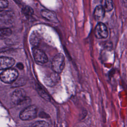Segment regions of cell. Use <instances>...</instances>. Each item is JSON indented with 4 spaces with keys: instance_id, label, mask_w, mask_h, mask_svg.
<instances>
[{
    "instance_id": "1",
    "label": "cell",
    "mask_w": 127,
    "mask_h": 127,
    "mask_svg": "<svg viewBox=\"0 0 127 127\" xmlns=\"http://www.w3.org/2000/svg\"><path fill=\"white\" fill-rule=\"evenodd\" d=\"M18 76V71L14 68H8L4 70L0 74V79L4 83H13Z\"/></svg>"
},
{
    "instance_id": "2",
    "label": "cell",
    "mask_w": 127,
    "mask_h": 127,
    "mask_svg": "<svg viewBox=\"0 0 127 127\" xmlns=\"http://www.w3.org/2000/svg\"><path fill=\"white\" fill-rule=\"evenodd\" d=\"M37 115V108L34 105H30L23 109L20 113L19 117L23 121L32 120Z\"/></svg>"
},
{
    "instance_id": "3",
    "label": "cell",
    "mask_w": 127,
    "mask_h": 127,
    "mask_svg": "<svg viewBox=\"0 0 127 127\" xmlns=\"http://www.w3.org/2000/svg\"><path fill=\"white\" fill-rule=\"evenodd\" d=\"M65 65L64 57L62 53H59L56 55L53 58L51 67L53 71L57 73L61 72Z\"/></svg>"
},
{
    "instance_id": "4",
    "label": "cell",
    "mask_w": 127,
    "mask_h": 127,
    "mask_svg": "<svg viewBox=\"0 0 127 127\" xmlns=\"http://www.w3.org/2000/svg\"><path fill=\"white\" fill-rule=\"evenodd\" d=\"M11 101L15 105H21L27 102L28 100L26 96L24 90L22 89L15 90L11 95Z\"/></svg>"
},
{
    "instance_id": "5",
    "label": "cell",
    "mask_w": 127,
    "mask_h": 127,
    "mask_svg": "<svg viewBox=\"0 0 127 127\" xmlns=\"http://www.w3.org/2000/svg\"><path fill=\"white\" fill-rule=\"evenodd\" d=\"M95 36L98 39H105L108 36V31L106 25L99 22L96 26L94 31Z\"/></svg>"
},
{
    "instance_id": "6",
    "label": "cell",
    "mask_w": 127,
    "mask_h": 127,
    "mask_svg": "<svg viewBox=\"0 0 127 127\" xmlns=\"http://www.w3.org/2000/svg\"><path fill=\"white\" fill-rule=\"evenodd\" d=\"M32 53L35 61L39 64H44L48 61L46 54L41 50L37 48H33Z\"/></svg>"
},
{
    "instance_id": "7",
    "label": "cell",
    "mask_w": 127,
    "mask_h": 127,
    "mask_svg": "<svg viewBox=\"0 0 127 127\" xmlns=\"http://www.w3.org/2000/svg\"><path fill=\"white\" fill-rule=\"evenodd\" d=\"M15 62V60L11 57H0V70L10 68L14 65Z\"/></svg>"
},
{
    "instance_id": "8",
    "label": "cell",
    "mask_w": 127,
    "mask_h": 127,
    "mask_svg": "<svg viewBox=\"0 0 127 127\" xmlns=\"http://www.w3.org/2000/svg\"><path fill=\"white\" fill-rule=\"evenodd\" d=\"M41 14L42 16L46 19L53 22H58V19L56 13L48 9H43L41 10Z\"/></svg>"
},
{
    "instance_id": "9",
    "label": "cell",
    "mask_w": 127,
    "mask_h": 127,
    "mask_svg": "<svg viewBox=\"0 0 127 127\" xmlns=\"http://www.w3.org/2000/svg\"><path fill=\"white\" fill-rule=\"evenodd\" d=\"M14 16V14L11 11H4L0 14V20L5 23H10L13 21Z\"/></svg>"
},
{
    "instance_id": "10",
    "label": "cell",
    "mask_w": 127,
    "mask_h": 127,
    "mask_svg": "<svg viewBox=\"0 0 127 127\" xmlns=\"http://www.w3.org/2000/svg\"><path fill=\"white\" fill-rule=\"evenodd\" d=\"M41 37L39 33L36 31H33L29 38V41L31 46L33 48H37L41 42Z\"/></svg>"
},
{
    "instance_id": "11",
    "label": "cell",
    "mask_w": 127,
    "mask_h": 127,
    "mask_svg": "<svg viewBox=\"0 0 127 127\" xmlns=\"http://www.w3.org/2000/svg\"><path fill=\"white\" fill-rule=\"evenodd\" d=\"M105 13V10L102 5H97L94 10L93 13V16L94 19L97 21L101 20L104 17Z\"/></svg>"
},
{
    "instance_id": "12",
    "label": "cell",
    "mask_w": 127,
    "mask_h": 127,
    "mask_svg": "<svg viewBox=\"0 0 127 127\" xmlns=\"http://www.w3.org/2000/svg\"><path fill=\"white\" fill-rule=\"evenodd\" d=\"M36 88L39 94L40 95L41 97H42L43 99H44L45 100L48 101H50L51 100L50 96L49 95L47 92H46V91L43 89L42 87H41L39 84H37Z\"/></svg>"
},
{
    "instance_id": "13",
    "label": "cell",
    "mask_w": 127,
    "mask_h": 127,
    "mask_svg": "<svg viewBox=\"0 0 127 127\" xmlns=\"http://www.w3.org/2000/svg\"><path fill=\"white\" fill-rule=\"evenodd\" d=\"M12 31L8 28H0V39L8 37L11 35Z\"/></svg>"
},
{
    "instance_id": "14",
    "label": "cell",
    "mask_w": 127,
    "mask_h": 127,
    "mask_svg": "<svg viewBox=\"0 0 127 127\" xmlns=\"http://www.w3.org/2000/svg\"><path fill=\"white\" fill-rule=\"evenodd\" d=\"M22 13L27 17L31 16L34 13L33 9L29 6H24L21 10Z\"/></svg>"
},
{
    "instance_id": "15",
    "label": "cell",
    "mask_w": 127,
    "mask_h": 127,
    "mask_svg": "<svg viewBox=\"0 0 127 127\" xmlns=\"http://www.w3.org/2000/svg\"><path fill=\"white\" fill-rule=\"evenodd\" d=\"M104 7L105 11H110L113 9V3L112 0H105L104 1V5H103Z\"/></svg>"
},
{
    "instance_id": "16",
    "label": "cell",
    "mask_w": 127,
    "mask_h": 127,
    "mask_svg": "<svg viewBox=\"0 0 127 127\" xmlns=\"http://www.w3.org/2000/svg\"><path fill=\"white\" fill-rule=\"evenodd\" d=\"M48 124L44 121H39L35 122L31 127H48Z\"/></svg>"
},
{
    "instance_id": "17",
    "label": "cell",
    "mask_w": 127,
    "mask_h": 127,
    "mask_svg": "<svg viewBox=\"0 0 127 127\" xmlns=\"http://www.w3.org/2000/svg\"><path fill=\"white\" fill-rule=\"evenodd\" d=\"M26 82L24 79L19 78L17 80H16L13 83L12 86L13 87H19L22 86L25 84Z\"/></svg>"
},
{
    "instance_id": "18",
    "label": "cell",
    "mask_w": 127,
    "mask_h": 127,
    "mask_svg": "<svg viewBox=\"0 0 127 127\" xmlns=\"http://www.w3.org/2000/svg\"><path fill=\"white\" fill-rule=\"evenodd\" d=\"M8 5V1L6 0H0V12L4 10Z\"/></svg>"
},
{
    "instance_id": "19",
    "label": "cell",
    "mask_w": 127,
    "mask_h": 127,
    "mask_svg": "<svg viewBox=\"0 0 127 127\" xmlns=\"http://www.w3.org/2000/svg\"><path fill=\"white\" fill-rule=\"evenodd\" d=\"M39 116L40 118H49V116L46 113H45V112H41L39 115Z\"/></svg>"
},
{
    "instance_id": "20",
    "label": "cell",
    "mask_w": 127,
    "mask_h": 127,
    "mask_svg": "<svg viewBox=\"0 0 127 127\" xmlns=\"http://www.w3.org/2000/svg\"><path fill=\"white\" fill-rule=\"evenodd\" d=\"M16 66L20 69H22L23 68V65L22 63H18Z\"/></svg>"
}]
</instances>
